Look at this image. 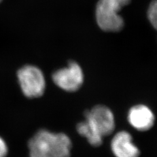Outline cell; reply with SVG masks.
<instances>
[{
	"mask_svg": "<svg viewBox=\"0 0 157 157\" xmlns=\"http://www.w3.org/2000/svg\"><path fill=\"white\" fill-rule=\"evenodd\" d=\"M85 119L103 137L113 133L115 127V118L109 107L98 104L84 112Z\"/></svg>",
	"mask_w": 157,
	"mask_h": 157,
	"instance_id": "cell-4",
	"label": "cell"
},
{
	"mask_svg": "<svg viewBox=\"0 0 157 157\" xmlns=\"http://www.w3.org/2000/svg\"><path fill=\"white\" fill-rule=\"evenodd\" d=\"M84 73L76 62L71 61L67 66L52 73L54 83L67 92H75L81 88L84 82Z\"/></svg>",
	"mask_w": 157,
	"mask_h": 157,
	"instance_id": "cell-5",
	"label": "cell"
},
{
	"mask_svg": "<svg viewBox=\"0 0 157 157\" xmlns=\"http://www.w3.org/2000/svg\"><path fill=\"white\" fill-rule=\"evenodd\" d=\"M110 147L115 157H140L141 151L134 143L133 137L126 130L117 132L112 137Z\"/></svg>",
	"mask_w": 157,
	"mask_h": 157,
	"instance_id": "cell-7",
	"label": "cell"
},
{
	"mask_svg": "<svg viewBox=\"0 0 157 157\" xmlns=\"http://www.w3.org/2000/svg\"><path fill=\"white\" fill-rule=\"evenodd\" d=\"M8 154V147L6 142L0 136V157H6Z\"/></svg>",
	"mask_w": 157,
	"mask_h": 157,
	"instance_id": "cell-10",
	"label": "cell"
},
{
	"mask_svg": "<svg viewBox=\"0 0 157 157\" xmlns=\"http://www.w3.org/2000/svg\"><path fill=\"white\" fill-rule=\"evenodd\" d=\"M127 120L130 125L139 132H147L153 127L155 116L151 108L145 104L132 106L128 111Z\"/></svg>",
	"mask_w": 157,
	"mask_h": 157,
	"instance_id": "cell-6",
	"label": "cell"
},
{
	"mask_svg": "<svg viewBox=\"0 0 157 157\" xmlns=\"http://www.w3.org/2000/svg\"><path fill=\"white\" fill-rule=\"evenodd\" d=\"M28 146L30 157H71L73 144L65 133L41 129L29 139Z\"/></svg>",
	"mask_w": 157,
	"mask_h": 157,
	"instance_id": "cell-1",
	"label": "cell"
},
{
	"mask_svg": "<svg viewBox=\"0 0 157 157\" xmlns=\"http://www.w3.org/2000/svg\"><path fill=\"white\" fill-rule=\"evenodd\" d=\"M131 0H99L96 7V20L99 28L107 32H118L124 28L119 12Z\"/></svg>",
	"mask_w": 157,
	"mask_h": 157,
	"instance_id": "cell-2",
	"label": "cell"
},
{
	"mask_svg": "<svg viewBox=\"0 0 157 157\" xmlns=\"http://www.w3.org/2000/svg\"><path fill=\"white\" fill-rule=\"evenodd\" d=\"M76 130L81 136L85 137L91 146L98 147L102 145L104 137L98 133L85 119L77 124Z\"/></svg>",
	"mask_w": 157,
	"mask_h": 157,
	"instance_id": "cell-8",
	"label": "cell"
},
{
	"mask_svg": "<svg viewBox=\"0 0 157 157\" xmlns=\"http://www.w3.org/2000/svg\"><path fill=\"white\" fill-rule=\"evenodd\" d=\"M147 18L157 31V0H153L147 9Z\"/></svg>",
	"mask_w": 157,
	"mask_h": 157,
	"instance_id": "cell-9",
	"label": "cell"
},
{
	"mask_svg": "<svg viewBox=\"0 0 157 157\" xmlns=\"http://www.w3.org/2000/svg\"><path fill=\"white\" fill-rule=\"evenodd\" d=\"M17 78L23 94L28 98L41 97L45 91L46 81L42 71L37 66L26 65L17 71Z\"/></svg>",
	"mask_w": 157,
	"mask_h": 157,
	"instance_id": "cell-3",
	"label": "cell"
},
{
	"mask_svg": "<svg viewBox=\"0 0 157 157\" xmlns=\"http://www.w3.org/2000/svg\"><path fill=\"white\" fill-rule=\"evenodd\" d=\"M2 0H0V3H1V2H2Z\"/></svg>",
	"mask_w": 157,
	"mask_h": 157,
	"instance_id": "cell-11",
	"label": "cell"
}]
</instances>
